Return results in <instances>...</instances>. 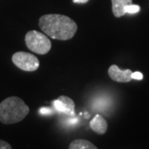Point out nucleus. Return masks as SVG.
<instances>
[{
  "label": "nucleus",
  "instance_id": "obj_1",
  "mask_svg": "<svg viewBox=\"0 0 149 149\" xmlns=\"http://www.w3.org/2000/svg\"><path fill=\"white\" fill-rule=\"evenodd\" d=\"M39 27L52 39L67 41L77 32V24L70 17L62 14H46L40 17Z\"/></svg>",
  "mask_w": 149,
  "mask_h": 149
},
{
  "label": "nucleus",
  "instance_id": "obj_2",
  "mask_svg": "<svg viewBox=\"0 0 149 149\" xmlns=\"http://www.w3.org/2000/svg\"><path fill=\"white\" fill-rule=\"evenodd\" d=\"M29 107L22 99L11 96L0 103V122L13 124L23 120L29 113Z\"/></svg>",
  "mask_w": 149,
  "mask_h": 149
},
{
  "label": "nucleus",
  "instance_id": "obj_3",
  "mask_svg": "<svg viewBox=\"0 0 149 149\" xmlns=\"http://www.w3.org/2000/svg\"><path fill=\"white\" fill-rule=\"evenodd\" d=\"M27 48L34 53L46 55L52 49V42L44 33L35 30L29 31L25 36Z\"/></svg>",
  "mask_w": 149,
  "mask_h": 149
},
{
  "label": "nucleus",
  "instance_id": "obj_4",
  "mask_svg": "<svg viewBox=\"0 0 149 149\" xmlns=\"http://www.w3.org/2000/svg\"><path fill=\"white\" fill-rule=\"evenodd\" d=\"M12 61L17 68L27 72L35 71L40 66V61L36 56L24 52H15L12 56Z\"/></svg>",
  "mask_w": 149,
  "mask_h": 149
},
{
  "label": "nucleus",
  "instance_id": "obj_5",
  "mask_svg": "<svg viewBox=\"0 0 149 149\" xmlns=\"http://www.w3.org/2000/svg\"><path fill=\"white\" fill-rule=\"evenodd\" d=\"M132 73L133 71L131 70L128 69L122 70L116 65H112L108 70V74L112 80L120 83H127L133 80Z\"/></svg>",
  "mask_w": 149,
  "mask_h": 149
},
{
  "label": "nucleus",
  "instance_id": "obj_6",
  "mask_svg": "<svg viewBox=\"0 0 149 149\" xmlns=\"http://www.w3.org/2000/svg\"><path fill=\"white\" fill-rule=\"evenodd\" d=\"M53 106L56 111L60 113H64L65 114H73L74 113V101L67 96L61 95L58 99L55 100L53 102Z\"/></svg>",
  "mask_w": 149,
  "mask_h": 149
},
{
  "label": "nucleus",
  "instance_id": "obj_7",
  "mask_svg": "<svg viewBox=\"0 0 149 149\" xmlns=\"http://www.w3.org/2000/svg\"><path fill=\"white\" fill-rule=\"evenodd\" d=\"M90 127L97 134H104L108 129L106 120L100 114H96L90 122Z\"/></svg>",
  "mask_w": 149,
  "mask_h": 149
},
{
  "label": "nucleus",
  "instance_id": "obj_8",
  "mask_svg": "<svg viewBox=\"0 0 149 149\" xmlns=\"http://www.w3.org/2000/svg\"><path fill=\"white\" fill-rule=\"evenodd\" d=\"M111 2L112 11L114 17H121L125 15V7L133 3V0H111Z\"/></svg>",
  "mask_w": 149,
  "mask_h": 149
},
{
  "label": "nucleus",
  "instance_id": "obj_9",
  "mask_svg": "<svg viewBox=\"0 0 149 149\" xmlns=\"http://www.w3.org/2000/svg\"><path fill=\"white\" fill-rule=\"evenodd\" d=\"M70 149H97L95 144L85 139H76L69 145Z\"/></svg>",
  "mask_w": 149,
  "mask_h": 149
},
{
  "label": "nucleus",
  "instance_id": "obj_10",
  "mask_svg": "<svg viewBox=\"0 0 149 149\" xmlns=\"http://www.w3.org/2000/svg\"><path fill=\"white\" fill-rule=\"evenodd\" d=\"M124 11H125L126 13H137L140 11V6L131 3V4L127 5L125 7Z\"/></svg>",
  "mask_w": 149,
  "mask_h": 149
},
{
  "label": "nucleus",
  "instance_id": "obj_11",
  "mask_svg": "<svg viewBox=\"0 0 149 149\" xmlns=\"http://www.w3.org/2000/svg\"><path fill=\"white\" fill-rule=\"evenodd\" d=\"M143 75L139 71H136V72L132 73V79H133V80H143Z\"/></svg>",
  "mask_w": 149,
  "mask_h": 149
},
{
  "label": "nucleus",
  "instance_id": "obj_12",
  "mask_svg": "<svg viewBox=\"0 0 149 149\" xmlns=\"http://www.w3.org/2000/svg\"><path fill=\"white\" fill-rule=\"evenodd\" d=\"M12 146L8 143L0 139V149H11Z\"/></svg>",
  "mask_w": 149,
  "mask_h": 149
},
{
  "label": "nucleus",
  "instance_id": "obj_13",
  "mask_svg": "<svg viewBox=\"0 0 149 149\" xmlns=\"http://www.w3.org/2000/svg\"><path fill=\"white\" fill-rule=\"evenodd\" d=\"M89 0H73V2L75 3H87Z\"/></svg>",
  "mask_w": 149,
  "mask_h": 149
}]
</instances>
